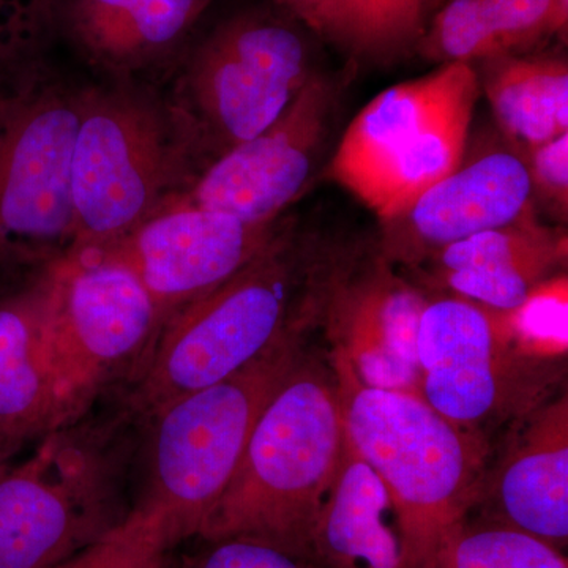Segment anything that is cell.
Segmentation results:
<instances>
[{"label":"cell","instance_id":"1","mask_svg":"<svg viewBox=\"0 0 568 568\" xmlns=\"http://www.w3.org/2000/svg\"><path fill=\"white\" fill-rule=\"evenodd\" d=\"M347 444L384 481L398 515L405 568H435L444 541L477 507L488 444L420 396L365 386L332 358Z\"/></svg>","mask_w":568,"mask_h":568},{"label":"cell","instance_id":"2","mask_svg":"<svg viewBox=\"0 0 568 568\" xmlns=\"http://www.w3.org/2000/svg\"><path fill=\"white\" fill-rule=\"evenodd\" d=\"M312 250L284 223L244 268L164 321L129 396L148 422L183 395L244 368L312 316Z\"/></svg>","mask_w":568,"mask_h":568},{"label":"cell","instance_id":"3","mask_svg":"<svg viewBox=\"0 0 568 568\" xmlns=\"http://www.w3.org/2000/svg\"><path fill=\"white\" fill-rule=\"evenodd\" d=\"M345 444L334 375L302 355L197 537L261 538L313 559V528Z\"/></svg>","mask_w":568,"mask_h":568},{"label":"cell","instance_id":"4","mask_svg":"<svg viewBox=\"0 0 568 568\" xmlns=\"http://www.w3.org/2000/svg\"><path fill=\"white\" fill-rule=\"evenodd\" d=\"M244 368L153 414L141 499L133 510L153 519L173 547L200 536L241 465L265 406L301 361V328Z\"/></svg>","mask_w":568,"mask_h":568},{"label":"cell","instance_id":"5","mask_svg":"<svg viewBox=\"0 0 568 568\" xmlns=\"http://www.w3.org/2000/svg\"><path fill=\"white\" fill-rule=\"evenodd\" d=\"M196 142L174 106L132 85L80 93L73 248H102L178 200L197 174Z\"/></svg>","mask_w":568,"mask_h":568},{"label":"cell","instance_id":"6","mask_svg":"<svg viewBox=\"0 0 568 568\" xmlns=\"http://www.w3.org/2000/svg\"><path fill=\"white\" fill-rule=\"evenodd\" d=\"M480 92L473 63H444L375 97L349 123L331 175L381 222L402 215L465 159Z\"/></svg>","mask_w":568,"mask_h":568},{"label":"cell","instance_id":"7","mask_svg":"<svg viewBox=\"0 0 568 568\" xmlns=\"http://www.w3.org/2000/svg\"><path fill=\"white\" fill-rule=\"evenodd\" d=\"M77 424L41 437L31 457L0 463V568H54L125 518L111 436Z\"/></svg>","mask_w":568,"mask_h":568},{"label":"cell","instance_id":"8","mask_svg":"<svg viewBox=\"0 0 568 568\" xmlns=\"http://www.w3.org/2000/svg\"><path fill=\"white\" fill-rule=\"evenodd\" d=\"M39 276L52 366L77 424L104 386L138 373L163 316L133 272L100 248L70 250Z\"/></svg>","mask_w":568,"mask_h":568},{"label":"cell","instance_id":"9","mask_svg":"<svg viewBox=\"0 0 568 568\" xmlns=\"http://www.w3.org/2000/svg\"><path fill=\"white\" fill-rule=\"evenodd\" d=\"M315 71L302 29L248 11L223 21L197 44L173 106L200 155L216 160L272 125Z\"/></svg>","mask_w":568,"mask_h":568},{"label":"cell","instance_id":"10","mask_svg":"<svg viewBox=\"0 0 568 568\" xmlns=\"http://www.w3.org/2000/svg\"><path fill=\"white\" fill-rule=\"evenodd\" d=\"M80 93L26 74L0 100V261L54 263L77 237L73 160Z\"/></svg>","mask_w":568,"mask_h":568},{"label":"cell","instance_id":"11","mask_svg":"<svg viewBox=\"0 0 568 568\" xmlns=\"http://www.w3.org/2000/svg\"><path fill=\"white\" fill-rule=\"evenodd\" d=\"M417 357L422 399L484 439L488 425L544 405L555 383V361L526 353L506 313L457 295L426 302Z\"/></svg>","mask_w":568,"mask_h":568},{"label":"cell","instance_id":"12","mask_svg":"<svg viewBox=\"0 0 568 568\" xmlns=\"http://www.w3.org/2000/svg\"><path fill=\"white\" fill-rule=\"evenodd\" d=\"M339 99L342 82L316 70L272 125L213 160L174 201L246 223L280 222L315 173Z\"/></svg>","mask_w":568,"mask_h":568},{"label":"cell","instance_id":"13","mask_svg":"<svg viewBox=\"0 0 568 568\" xmlns=\"http://www.w3.org/2000/svg\"><path fill=\"white\" fill-rule=\"evenodd\" d=\"M284 223L283 219L246 223L174 201L100 250L133 272L164 323L183 305L237 274L274 241Z\"/></svg>","mask_w":568,"mask_h":568},{"label":"cell","instance_id":"14","mask_svg":"<svg viewBox=\"0 0 568 568\" xmlns=\"http://www.w3.org/2000/svg\"><path fill=\"white\" fill-rule=\"evenodd\" d=\"M534 209L528 168L518 151L493 149L474 156L426 190L402 215L381 222L386 248L420 260L470 235L504 226Z\"/></svg>","mask_w":568,"mask_h":568},{"label":"cell","instance_id":"15","mask_svg":"<svg viewBox=\"0 0 568 568\" xmlns=\"http://www.w3.org/2000/svg\"><path fill=\"white\" fill-rule=\"evenodd\" d=\"M477 506L487 521L536 537L552 548L568 538V402L560 396L519 418L506 454L485 474Z\"/></svg>","mask_w":568,"mask_h":568},{"label":"cell","instance_id":"16","mask_svg":"<svg viewBox=\"0 0 568 568\" xmlns=\"http://www.w3.org/2000/svg\"><path fill=\"white\" fill-rule=\"evenodd\" d=\"M426 302L383 265L332 286L328 320L335 347L365 386L420 396L417 338Z\"/></svg>","mask_w":568,"mask_h":568},{"label":"cell","instance_id":"17","mask_svg":"<svg viewBox=\"0 0 568 568\" xmlns=\"http://www.w3.org/2000/svg\"><path fill=\"white\" fill-rule=\"evenodd\" d=\"M436 278L457 297L488 308H517L566 261L567 234L529 211L515 222L470 235L433 254Z\"/></svg>","mask_w":568,"mask_h":568},{"label":"cell","instance_id":"18","mask_svg":"<svg viewBox=\"0 0 568 568\" xmlns=\"http://www.w3.org/2000/svg\"><path fill=\"white\" fill-rule=\"evenodd\" d=\"M211 0H58L54 29L92 65L132 73L168 58Z\"/></svg>","mask_w":568,"mask_h":568},{"label":"cell","instance_id":"19","mask_svg":"<svg viewBox=\"0 0 568 568\" xmlns=\"http://www.w3.org/2000/svg\"><path fill=\"white\" fill-rule=\"evenodd\" d=\"M71 425L52 366L40 276L0 298V426L18 443Z\"/></svg>","mask_w":568,"mask_h":568},{"label":"cell","instance_id":"20","mask_svg":"<svg viewBox=\"0 0 568 568\" xmlns=\"http://www.w3.org/2000/svg\"><path fill=\"white\" fill-rule=\"evenodd\" d=\"M312 556L323 568H405L390 493L347 440L316 517Z\"/></svg>","mask_w":568,"mask_h":568},{"label":"cell","instance_id":"21","mask_svg":"<svg viewBox=\"0 0 568 568\" xmlns=\"http://www.w3.org/2000/svg\"><path fill=\"white\" fill-rule=\"evenodd\" d=\"M552 36L551 0H446L417 50L440 65H474L526 54Z\"/></svg>","mask_w":568,"mask_h":568},{"label":"cell","instance_id":"22","mask_svg":"<svg viewBox=\"0 0 568 568\" xmlns=\"http://www.w3.org/2000/svg\"><path fill=\"white\" fill-rule=\"evenodd\" d=\"M497 126L519 153L568 133V63L562 55L510 54L478 74Z\"/></svg>","mask_w":568,"mask_h":568},{"label":"cell","instance_id":"23","mask_svg":"<svg viewBox=\"0 0 568 568\" xmlns=\"http://www.w3.org/2000/svg\"><path fill=\"white\" fill-rule=\"evenodd\" d=\"M446 0H317L312 32L357 61H388L418 43Z\"/></svg>","mask_w":568,"mask_h":568},{"label":"cell","instance_id":"24","mask_svg":"<svg viewBox=\"0 0 568 568\" xmlns=\"http://www.w3.org/2000/svg\"><path fill=\"white\" fill-rule=\"evenodd\" d=\"M435 568H568L551 545L499 523H463L444 541Z\"/></svg>","mask_w":568,"mask_h":568},{"label":"cell","instance_id":"25","mask_svg":"<svg viewBox=\"0 0 568 568\" xmlns=\"http://www.w3.org/2000/svg\"><path fill=\"white\" fill-rule=\"evenodd\" d=\"M173 548L153 519L132 510L114 528L54 568H175Z\"/></svg>","mask_w":568,"mask_h":568},{"label":"cell","instance_id":"26","mask_svg":"<svg viewBox=\"0 0 568 568\" xmlns=\"http://www.w3.org/2000/svg\"><path fill=\"white\" fill-rule=\"evenodd\" d=\"M506 320L526 353L555 361L567 353L568 280L566 275L544 280Z\"/></svg>","mask_w":568,"mask_h":568},{"label":"cell","instance_id":"27","mask_svg":"<svg viewBox=\"0 0 568 568\" xmlns=\"http://www.w3.org/2000/svg\"><path fill=\"white\" fill-rule=\"evenodd\" d=\"M58 0H0V78L29 74L54 32Z\"/></svg>","mask_w":568,"mask_h":568},{"label":"cell","instance_id":"28","mask_svg":"<svg viewBox=\"0 0 568 568\" xmlns=\"http://www.w3.org/2000/svg\"><path fill=\"white\" fill-rule=\"evenodd\" d=\"M205 547L185 559L182 568H323L315 559L253 537L204 540Z\"/></svg>","mask_w":568,"mask_h":568},{"label":"cell","instance_id":"29","mask_svg":"<svg viewBox=\"0 0 568 568\" xmlns=\"http://www.w3.org/2000/svg\"><path fill=\"white\" fill-rule=\"evenodd\" d=\"M528 168L530 192L552 215L568 213V133L523 153Z\"/></svg>","mask_w":568,"mask_h":568},{"label":"cell","instance_id":"30","mask_svg":"<svg viewBox=\"0 0 568 568\" xmlns=\"http://www.w3.org/2000/svg\"><path fill=\"white\" fill-rule=\"evenodd\" d=\"M282 9L312 31L315 21L317 0H275Z\"/></svg>","mask_w":568,"mask_h":568},{"label":"cell","instance_id":"31","mask_svg":"<svg viewBox=\"0 0 568 568\" xmlns=\"http://www.w3.org/2000/svg\"><path fill=\"white\" fill-rule=\"evenodd\" d=\"M551 22L555 36H567L568 0H551Z\"/></svg>","mask_w":568,"mask_h":568},{"label":"cell","instance_id":"32","mask_svg":"<svg viewBox=\"0 0 568 568\" xmlns=\"http://www.w3.org/2000/svg\"><path fill=\"white\" fill-rule=\"evenodd\" d=\"M21 447V444L0 426V463L9 462Z\"/></svg>","mask_w":568,"mask_h":568}]
</instances>
